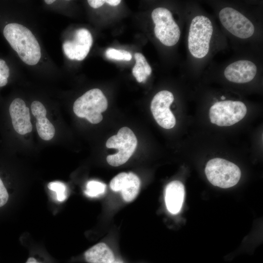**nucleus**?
I'll return each instance as SVG.
<instances>
[{"label": "nucleus", "instance_id": "f257e3e1", "mask_svg": "<svg viewBox=\"0 0 263 263\" xmlns=\"http://www.w3.org/2000/svg\"><path fill=\"white\" fill-rule=\"evenodd\" d=\"M3 35L21 60L29 65L37 64L41 58L40 45L32 32L23 25L10 23L4 28Z\"/></svg>", "mask_w": 263, "mask_h": 263}, {"label": "nucleus", "instance_id": "f03ea898", "mask_svg": "<svg viewBox=\"0 0 263 263\" xmlns=\"http://www.w3.org/2000/svg\"><path fill=\"white\" fill-rule=\"evenodd\" d=\"M214 28L211 20L207 16L198 14L190 20L187 38L188 49L195 59L201 60L209 53Z\"/></svg>", "mask_w": 263, "mask_h": 263}, {"label": "nucleus", "instance_id": "7ed1b4c3", "mask_svg": "<svg viewBox=\"0 0 263 263\" xmlns=\"http://www.w3.org/2000/svg\"><path fill=\"white\" fill-rule=\"evenodd\" d=\"M108 107V101L99 89H91L78 98L73 105V111L76 116L85 118L92 124L100 122L102 113Z\"/></svg>", "mask_w": 263, "mask_h": 263}, {"label": "nucleus", "instance_id": "20e7f679", "mask_svg": "<svg viewBox=\"0 0 263 263\" xmlns=\"http://www.w3.org/2000/svg\"><path fill=\"white\" fill-rule=\"evenodd\" d=\"M205 170L211 184L223 188L236 185L241 175V170L236 165L220 158H215L208 161Z\"/></svg>", "mask_w": 263, "mask_h": 263}, {"label": "nucleus", "instance_id": "39448f33", "mask_svg": "<svg viewBox=\"0 0 263 263\" xmlns=\"http://www.w3.org/2000/svg\"><path fill=\"white\" fill-rule=\"evenodd\" d=\"M137 145V140L133 132L128 127L121 128L116 135L110 137L106 146L110 149H116L118 152L107 157L108 163L117 167L125 163L132 155Z\"/></svg>", "mask_w": 263, "mask_h": 263}, {"label": "nucleus", "instance_id": "423d86ee", "mask_svg": "<svg viewBox=\"0 0 263 263\" xmlns=\"http://www.w3.org/2000/svg\"><path fill=\"white\" fill-rule=\"evenodd\" d=\"M151 18L156 38L165 46L176 45L180 38L181 30L170 11L165 7L156 8L152 11Z\"/></svg>", "mask_w": 263, "mask_h": 263}, {"label": "nucleus", "instance_id": "0eeeda50", "mask_svg": "<svg viewBox=\"0 0 263 263\" xmlns=\"http://www.w3.org/2000/svg\"><path fill=\"white\" fill-rule=\"evenodd\" d=\"M220 21L223 27L232 36L242 39L251 38L255 32L252 21L236 9L225 6L218 13Z\"/></svg>", "mask_w": 263, "mask_h": 263}, {"label": "nucleus", "instance_id": "6e6552de", "mask_svg": "<svg viewBox=\"0 0 263 263\" xmlns=\"http://www.w3.org/2000/svg\"><path fill=\"white\" fill-rule=\"evenodd\" d=\"M247 108L240 101L222 100L210 108L209 115L212 123L219 126H230L242 120L245 115Z\"/></svg>", "mask_w": 263, "mask_h": 263}, {"label": "nucleus", "instance_id": "1a4fd4ad", "mask_svg": "<svg viewBox=\"0 0 263 263\" xmlns=\"http://www.w3.org/2000/svg\"><path fill=\"white\" fill-rule=\"evenodd\" d=\"M173 101L172 93L163 90L158 92L151 102L150 110L154 118L166 129L172 128L176 124L175 117L169 108Z\"/></svg>", "mask_w": 263, "mask_h": 263}, {"label": "nucleus", "instance_id": "9d476101", "mask_svg": "<svg viewBox=\"0 0 263 263\" xmlns=\"http://www.w3.org/2000/svg\"><path fill=\"white\" fill-rule=\"evenodd\" d=\"M93 44L91 33L86 29L77 30L72 41H66L63 49L66 56L71 60L81 61L88 54Z\"/></svg>", "mask_w": 263, "mask_h": 263}, {"label": "nucleus", "instance_id": "9b49d317", "mask_svg": "<svg viewBox=\"0 0 263 263\" xmlns=\"http://www.w3.org/2000/svg\"><path fill=\"white\" fill-rule=\"evenodd\" d=\"M257 73L258 67L254 62L248 59H240L226 66L223 75L229 82L244 84L253 80Z\"/></svg>", "mask_w": 263, "mask_h": 263}, {"label": "nucleus", "instance_id": "f8f14e48", "mask_svg": "<svg viewBox=\"0 0 263 263\" xmlns=\"http://www.w3.org/2000/svg\"><path fill=\"white\" fill-rule=\"evenodd\" d=\"M110 186L114 191H120L124 201L130 202L134 200L138 194L140 180L139 177L132 172H123L112 179Z\"/></svg>", "mask_w": 263, "mask_h": 263}, {"label": "nucleus", "instance_id": "ddd939ff", "mask_svg": "<svg viewBox=\"0 0 263 263\" xmlns=\"http://www.w3.org/2000/svg\"><path fill=\"white\" fill-rule=\"evenodd\" d=\"M9 113L15 131L20 135L31 132L32 125L30 121L29 109L20 98L14 99L9 107Z\"/></svg>", "mask_w": 263, "mask_h": 263}, {"label": "nucleus", "instance_id": "4468645a", "mask_svg": "<svg viewBox=\"0 0 263 263\" xmlns=\"http://www.w3.org/2000/svg\"><path fill=\"white\" fill-rule=\"evenodd\" d=\"M185 196V188L179 181H173L165 188V201L168 210L173 214L179 213L182 207Z\"/></svg>", "mask_w": 263, "mask_h": 263}, {"label": "nucleus", "instance_id": "2eb2a0df", "mask_svg": "<svg viewBox=\"0 0 263 263\" xmlns=\"http://www.w3.org/2000/svg\"><path fill=\"white\" fill-rule=\"evenodd\" d=\"M84 259L88 263H114L116 261L113 251L104 243H98L86 250Z\"/></svg>", "mask_w": 263, "mask_h": 263}, {"label": "nucleus", "instance_id": "dca6fc26", "mask_svg": "<svg viewBox=\"0 0 263 263\" xmlns=\"http://www.w3.org/2000/svg\"><path fill=\"white\" fill-rule=\"evenodd\" d=\"M37 119L36 128L39 137L43 140L52 139L55 134V128L46 116Z\"/></svg>", "mask_w": 263, "mask_h": 263}, {"label": "nucleus", "instance_id": "f3484780", "mask_svg": "<svg viewBox=\"0 0 263 263\" xmlns=\"http://www.w3.org/2000/svg\"><path fill=\"white\" fill-rule=\"evenodd\" d=\"M105 189V184L97 181L92 180L87 183L84 192L87 196L94 197L104 193Z\"/></svg>", "mask_w": 263, "mask_h": 263}, {"label": "nucleus", "instance_id": "a211bd4d", "mask_svg": "<svg viewBox=\"0 0 263 263\" xmlns=\"http://www.w3.org/2000/svg\"><path fill=\"white\" fill-rule=\"evenodd\" d=\"M105 55L109 59L116 60L130 61L132 58L130 52L125 50L114 48H108L105 52Z\"/></svg>", "mask_w": 263, "mask_h": 263}, {"label": "nucleus", "instance_id": "6ab92c4d", "mask_svg": "<svg viewBox=\"0 0 263 263\" xmlns=\"http://www.w3.org/2000/svg\"><path fill=\"white\" fill-rule=\"evenodd\" d=\"M48 188L56 193V199L59 202L64 201L67 197L65 185L59 181L52 182L49 183Z\"/></svg>", "mask_w": 263, "mask_h": 263}, {"label": "nucleus", "instance_id": "aec40b11", "mask_svg": "<svg viewBox=\"0 0 263 263\" xmlns=\"http://www.w3.org/2000/svg\"><path fill=\"white\" fill-rule=\"evenodd\" d=\"M31 112L33 115L37 118L38 117L46 116L47 111L44 105L39 101H34L31 105Z\"/></svg>", "mask_w": 263, "mask_h": 263}, {"label": "nucleus", "instance_id": "412c9836", "mask_svg": "<svg viewBox=\"0 0 263 263\" xmlns=\"http://www.w3.org/2000/svg\"><path fill=\"white\" fill-rule=\"evenodd\" d=\"M9 195L2 181L0 178V207L3 206L7 202Z\"/></svg>", "mask_w": 263, "mask_h": 263}, {"label": "nucleus", "instance_id": "4be33fe9", "mask_svg": "<svg viewBox=\"0 0 263 263\" xmlns=\"http://www.w3.org/2000/svg\"><path fill=\"white\" fill-rule=\"evenodd\" d=\"M0 74L8 78L9 76V68L5 61L0 58Z\"/></svg>", "mask_w": 263, "mask_h": 263}, {"label": "nucleus", "instance_id": "5701e85b", "mask_svg": "<svg viewBox=\"0 0 263 263\" xmlns=\"http://www.w3.org/2000/svg\"><path fill=\"white\" fill-rule=\"evenodd\" d=\"M134 58L136 60L135 65L138 67H144L148 63L144 56L140 53H136Z\"/></svg>", "mask_w": 263, "mask_h": 263}, {"label": "nucleus", "instance_id": "b1692460", "mask_svg": "<svg viewBox=\"0 0 263 263\" xmlns=\"http://www.w3.org/2000/svg\"><path fill=\"white\" fill-rule=\"evenodd\" d=\"M104 0H89L88 3L94 8H97L102 6L105 3Z\"/></svg>", "mask_w": 263, "mask_h": 263}, {"label": "nucleus", "instance_id": "393cba45", "mask_svg": "<svg viewBox=\"0 0 263 263\" xmlns=\"http://www.w3.org/2000/svg\"><path fill=\"white\" fill-rule=\"evenodd\" d=\"M26 263H46L45 260L43 259H39L34 256H30Z\"/></svg>", "mask_w": 263, "mask_h": 263}, {"label": "nucleus", "instance_id": "a878e982", "mask_svg": "<svg viewBox=\"0 0 263 263\" xmlns=\"http://www.w3.org/2000/svg\"><path fill=\"white\" fill-rule=\"evenodd\" d=\"M120 0H106L105 2L109 4L110 5L115 6L120 4Z\"/></svg>", "mask_w": 263, "mask_h": 263}, {"label": "nucleus", "instance_id": "bb28decb", "mask_svg": "<svg viewBox=\"0 0 263 263\" xmlns=\"http://www.w3.org/2000/svg\"><path fill=\"white\" fill-rule=\"evenodd\" d=\"M143 68L145 69V72L146 74L149 76L150 75L151 73V68L148 63H147L144 67Z\"/></svg>", "mask_w": 263, "mask_h": 263}, {"label": "nucleus", "instance_id": "cd10ccee", "mask_svg": "<svg viewBox=\"0 0 263 263\" xmlns=\"http://www.w3.org/2000/svg\"><path fill=\"white\" fill-rule=\"evenodd\" d=\"M55 1V0H45L44 2L47 4H51Z\"/></svg>", "mask_w": 263, "mask_h": 263}, {"label": "nucleus", "instance_id": "c85d7f7f", "mask_svg": "<svg viewBox=\"0 0 263 263\" xmlns=\"http://www.w3.org/2000/svg\"><path fill=\"white\" fill-rule=\"evenodd\" d=\"M114 263H123V262L120 260H116Z\"/></svg>", "mask_w": 263, "mask_h": 263}]
</instances>
